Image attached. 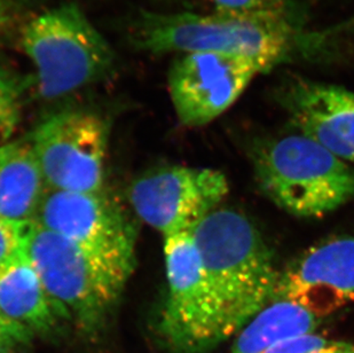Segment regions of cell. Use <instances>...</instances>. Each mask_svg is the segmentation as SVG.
Returning <instances> with one entry per match:
<instances>
[{"label": "cell", "mask_w": 354, "mask_h": 353, "mask_svg": "<svg viewBox=\"0 0 354 353\" xmlns=\"http://www.w3.org/2000/svg\"><path fill=\"white\" fill-rule=\"evenodd\" d=\"M305 36L295 10L210 14L142 10L130 27L131 43L137 50L235 54L257 61L266 73L303 51Z\"/></svg>", "instance_id": "obj_1"}, {"label": "cell", "mask_w": 354, "mask_h": 353, "mask_svg": "<svg viewBox=\"0 0 354 353\" xmlns=\"http://www.w3.org/2000/svg\"><path fill=\"white\" fill-rule=\"evenodd\" d=\"M193 237L217 304L223 344L273 302L280 271L261 232L239 211L218 208Z\"/></svg>", "instance_id": "obj_2"}, {"label": "cell", "mask_w": 354, "mask_h": 353, "mask_svg": "<svg viewBox=\"0 0 354 353\" xmlns=\"http://www.w3.org/2000/svg\"><path fill=\"white\" fill-rule=\"evenodd\" d=\"M251 163L265 197L292 216L321 218L354 199L353 168L296 131L257 141Z\"/></svg>", "instance_id": "obj_3"}, {"label": "cell", "mask_w": 354, "mask_h": 353, "mask_svg": "<svg viewBox=\"0 0 354 353\" xmlns=\"http://www.w3.org/2000/svg\"><path fill=\"white\" fill-rule=\"evenodd\" d=\"M24 253L54 303L87 335L100 332L130 271L31 221Z\"/></svg>", "instance_id": "obj_4"}, {"label": "cell", "mask_w": 354, "mask_h": 353, "mask_svg": "<svg viewBox=\"0 0 354 353\" xmlns=\"http://www.w3.org/2000/svg\"><path fill=\"white\" fill-rule=\"evenodd\" d=\"M21 47L36 67L32 87L43 100H55L97 83L115 67L114 51L74 3L31 19Z\"/></svg>", "instance_id": "obj_5"}, {"label": "cell", "mask_w": 354, "mask_h": 353, "mask_svg": "<svg viewBox=\"0 0 354 353\" xmlns=\"http://www.w3.org/2000/svg\"><path fill=\"white\" fill-rule=\"evenodd\" d=\"M167 295L158 332L171 353H209L221 344L217 304L193 232L164 237Z\"/></svg>", "instance_id": "obj_6"}, {"label": "cell", "mask_w": 354, "mask_h": 353, "mask_svg": "<svg viewBox=\"0 0 354 353\" xmlns=\"http://www.w3.org/2000/svg\"><path fill=\"white\" fill-rule=\"evenodd\" d=\"M29 136L48 190H104L109 125L101 115L80 108L61 110Z\"/></svg>", "instance_id": "obj_7"}, {"label": "cell", "mask_w": 354, "mask_h": 353, "mask_svg": "<svg viewBox=\"0 0 354 353\" xmlns=\"http://www.w3.org/2000/svg\"><path fill=\"white\" fill-rule=\"evenodd\" d=\"M228 190L227 178L221 171L174 165L136 180L129 200L141 221L167 237L193 232L217 210Z\"/></svg>", "instance_id": "obj_8"}, {"label": "cell", "mask_w": 354, "mask_h": 353, "mask_svg": "<svg viewBox=\"0 0 354 353\" xmlns=\"http://www.w3.org/2000/svg\"><path fill=\"white\" fill-rule=\"evenodd\" d=\"M266 73L257 61L235 54H179L167 73V90L181 125L214 122L240 99L254 77Z\"/></svg>", "instance_id": "obj_9"}, {"label": "cell", "mask_w": 354, "mask_h": 353, "mask_svg": "<svg viewBox=\"0 0 354 353\" xmlns=\"http://www.w3.org/2000/svg\"><path fill=\"white\" fill-rule=\"evenodd\" d=\"M34 221L109 263L133 270L137 232L102 190H47Z\"/></svg>", "instance_id": "obj_10"}, {"label": "cell", "mask_w": 354, "mask_h": 353, "mask_svg": "<svg viewBox=\"0 0 354 353\" xmlns=\"http://www.w3.org/2000/svg\"><path fill=\"white\" fill-rule=\"evenodd\" d=\"M275 300L304 307L321 318L354 303V235L321 241L280 271Z\"/></svg>", "instance_id": "obj_11"}, {"label": "cell", "mask_w": 354, "mask_h": 353, "mask_svg": "<svg viewBox=\"0 0 354 353\" xmlns=\"http://www.w3.org/2000/svg\"><path fill=\"white\" fill-rule=\"evenodd\" d=\"M274 98L296 132L354 163V92L290 75L277 85Z\"/></svg>", "instance_id": "obj_12"}, {"label": "cell", "mask_w": 354, "mask_h": 353, "mask_svg": "<svg viewBox=\"0 0 354 353\" xmlns=\"http://www.w3.org/2000/svg\"><path fill=\"white\" fill-rule=\"evenodd\" d=\"M0 310L35 334L53 336L71 323L54 303L26 253L0 273Z\"/></svg>", "instance_id": "obj_13"}, {"label": "cell", "mask_w": 354, "mask_h": 353, "mask_svg": "<svg viewBox=\"0 0 354 353\" xmlns=\"http://www.w3.org/2000/svg\"><path fill=\"white\" fill-rule=\"evenodd\" d=\"M47 190L30 136L0 146L1 218L34 221Z\"/></svg>", "instance_id": "obj_14"}, {"label": "cell", "mask_w": 354, "mask_h": 353, "mask_svg": "<svg viewBox=\"0 0 354 353\" xmlns=\"http://www.w3.org/2000/svg\"><path fill=\"white\" fill-rule=\"evenodd\" d=\"M319 318L297 304L275 300L242 328L230 353H268L282 341L315 333Z\"/></svg>", "instance_id": "obj_15"}, {"label": "cell", "mask_w": 354, "mask_h": 353, "mask_svg": "<svg viewBox=\"0 0 354 353\" xmlns=\"http://www.w3.org/2000/svg\"><path fill=\"white\" fill-rule=\"evenodd\" d=\"M32 83V77L22 76L0 62V146L10 143L20 125L24 101Z\"/></svg>", "instance_id": "obj_16"}, {"label": "cell", "mask_w": 354, "mask_h": 353, "mask_svg": "<svg viewBox=\"0 0 354 353\" xmlns=\"http://www.w3.org/2000/svg\"><path fill=\"white\" fill-rule=\"evenodd\" d=\"M268 353H354V343L308 333L282 341Z\"/></svg>", "instance_id": "obj_17"}, {"label": "cell", "mask_w": 354, "mask_h": 353, "mask_svg": "<svg viewBox=\"0 0 354 353\" xmlns=\"http://www.w3.org/2000/svg\"><path fill=\"white\" fill-rule=\"evenodd\" d=\"M29 225L0 217V273L22 256Z\"/></svg>", "instance_id": "obj_18"}, {"label": "cell", "mask_w": 354, "mask_h": 353, "mask_svg": "<svg viewBox=\"0 0 354 353\" xmlns=\"http://www.w3.org/2000/svg\"><path fill=\"white\" fill-rule=\"evenodd\" d=\"M35 337L32 332L0 310V353L27 352Z\"/></svg>", "instance_id": "obj_19"}, {"label": "cell", "mask_w": 354, "mask_h": 353, "mask_svg": "<svg viewBox=\"0 0 354 353\" xmlns=\"http://www.w3.org/2000/svg\"><path fill=\"white\" fill-rule=\"evenodd\" d=\"M219 12L257 13L294 10L289 0H207Z\"/></svg>", "instance_id": "obj_20"}, {"label": "cell", "mask_w": 354, "mask_h": 353, "mask_svg": "<svg viewBox=\"0 0 354 353\" xmlns=\"http://www.w3.org/2000/svg\"><path fill=\"white\" fill-rule=\"evenodd\" d=\"M10 22V14L7 8L6 0H0V33L6 28Z\"/></svg>", "instance_id": "obj_21"}, {"label": "cell", "mask_w": 354, "mask_h": 353, "mask_svg": "<svg viewBox=\"0 0 354 353\" xmlns=\"http://www.w3.org/2000/svg\"><path fill=\"white\" fill-rule=\"evenodd\" d=\"M337 30L342 33H346V34H354V19L353 20L348 21V24H342L339 27H335Z\"/></svg>", "instance_id": "obj_22"}, {"label": "cell", "mask_w": 354, "mask_h": 353, "mask_svg": "<svg viewBox=\"0 0 354 353\" xmlns=\"http://www.w3.org/2000/svg\"><path fill=\"white\" fill-rule=\"evenodd\" d=\"M26 1H31V0H26Z\"/></svg>", "instance_id": "obj_23"}]
</instances>
